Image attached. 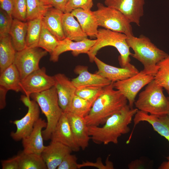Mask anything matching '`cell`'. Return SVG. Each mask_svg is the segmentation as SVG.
<instances>
[{"label":"cell","mask_w":169,"mask_h":169,"mask_svg":"<svg viewBox=\"0 0 169 169\" xmlns=\"http://www.w3.org/2000/svg\"><path fill=\"white\" fill-rule=\"evenodd\" d=\"M157 71L154 75V80L166 90H169V55L159 62Z\"/></svg>","instance_id":"30"},{"label":"cell","mask_w":169,"mask_h":169,"mask_svg":"<svg viewBox=\"0 0 169 169\" xmlns=\"http://www.w3.org/2000/svg\"><path fill=\"white\" fill-rule=\"evenodd\" d=\"M66 113L75 141L80 148L84 150L88 147L90 139L84 117Z\"/></svg>","instance_id":"21"},{"label":"cell","mask_w":169,"mask_h":169,"mask_svg":"<svg viewBox=\"0 0 169 169\" xmlns=\"http://www.w3.org/2000/svg\"><path fill=\"white\" fill-rule=\"evenodd\" d=\"M74 17L71 13H64L62 22L65 38L74 41H79L87 38L88 36Z\"/></svg>","instance_id":"24"},{"label":"cell","mask_w":169,"mask_h":169,"mask_svg":"<svg viewBox=\"0 0 169 169\" xmlns=\"http://www.w3.org/2000/svg\"><path fill=\"white\" fill-rule=\"evenodd\" d=\"M154 76L143 70L128 78L113 83L114 89L119 91L126 98L129 105L133 108L136 96L144 86L154 79Z\"/></svg>","instance_id":"10"},{"label":"cell","mask_w":169,"mask_h":169,"mask_svg":"<svg viewBox=\"0 0 169 169\" xmlns=\"http://www.w3.org/2000/svg\"><path fill=\"white\" fill-rule=\"evenodd\" d=\"M93 5V0H69L64 13H71L73 10L77 8L90 10Z\"/></svg>","instance_id":"36"},{"label":"cell","mask_w":169,"mask_h":169,"mask_svg":"<svg viewBox=\"0 0 169 169\" xmlns=\"http://www.w3.org/2000/svg\"><path fill=\"white\" fill-rule=\"evenodd\" d=\"M20 100L28 108V112L24 117L12 122L16 126L15 132H12L10 136L15 141H18L26 137L32 132L34 126L39 119L40 108L38 103L30 97L22 95Z\"/></svg>","instance_id":"8"},{"label":"cell","mask_w":169,"mask_h":169,"mask_svg":"<svg viewBox=\"0 0 169 169\" xmlns=\"http://www.w3.org/2000/svg\"><path fill=\"white\" fill-rule=\"evenodd\" d=\"M159 169H169V160L163 162L158 167Z\"/></svg>","instance_id":"45"},{"label":"cell","mask_w":169,"mask_h":169,"mask_svg":"<svg viewBox=\"0 0 169 169\" xmlns=\"http://www.w3.org/2000/svg\"><path fill=\"white\" fill-rule=\"evenodd\" d=\"M96 41L87 54L90 61L93 62L98 52L102 48L112 46L119 53V61L121 67H125L130 63V56L132 54L126 42L127 36L123 33L105 28L98 29Z\"/></svg>","instance_id":"4"},{"label":"cell","mask_w":169,"mask_h":169,"mask_svg":"<svg viewBox=\"0 0 169 169\" xmlns=\"http://www.w3.org/2000/svg\"><path fill=\"white\" fill-rule=\"evenodd\" d=\"M127 44L134 52L131 56L143 65V71L154 76L158 69V63L168 54L158 48L148 37L143 35L127 36Z\"/></svg>","instance_id":"3"},{"label":"cell","mask_w":169,"mask_h":169,"mask_svg":"<svg viewBox=\"0 0 169 169\" xmlns=\"http://www.w3.org/2000/svg\"><path fill=\"white\" fill-rule=\"evenodd\" d=\"M27 21L43 18L48 9L52 7L46 6L39 0H26Z\"/></svg>","instance_id":"32"},{"label":"cell","mask_w":169,"mask_h":169,"mask_svg":"<svg viewBox=\"0 0 169 169\" xmlns=\"http://www.w3.org/2000/svg\"><path fill=\"white\" fill-rule=\"evenodd\" d=\"M26 0H14L13 18L21 21L26 22Z\"/></svg>","instance_id":"35"},{"label":"cell","mask_w":169,"mask_h":169,"mask_svg":"<svg viewBox=\"0 0 169 169\" xmlns=\"http://www.w3.org/2000/svg\"><path fill=\"white\" fill-rule=\"evenodd\" d=\"M69 0H51L53 7L64 12L66 5Z\"/></svg>","instance_id":"42"},{"label":"cell","mask_w":169,"mask_h":169,"mask_svg":"<svg viewBox=\"0 0 169 169\" xmlns=\"http://www.w3.org/2000/svg\"><path fill=\"white\" fill-rule=\"evenodd\" d=\"M42 18H38L27 21L26 38V47H38L42 26Z\"/></svg>","instance_id":"29"},{"label":"cell","mask_w":169,"mask_h":169,"mask_svg":"<svg viewBox=\"0 0 169 169\" xmlns=\"http://www.w3.org/2000/svg\"><path fill=\"white\" fill-rule=\"evenodd\" d=\"M126 97L115 90L113 83L104 87L101 95L93 104L88 114L84 117L88 126L103 125L114 114L127 105Z\"/></svg>","instance_id":"2"},{"label":"cell","mask_w":169,"mask_h":169,"mask_svg":"<svg viewBox=\"0 0 169 169\" xmlns=\"http://www.w3.org/2000/svg\"><path fill=\"white\" fill-rule=\"evenodd\" d=\"M55 78L54 76L48 75L46 68L43 67L32 72L21 81V91L30 97L33 93H39L54 86Z\"/></svg>","instance_id":"11"},{"label":"cell","mask_w":169,"mask_h":169,"mask_svg":"<svg viewBox=\"0 0 169 169\" xmlns=\"http://www.w3.org/2000/svg\"><path fill=\"white\" fill-rule=\"evenodd\" d=\"M96 40L88 38L79 41H74L65 38L59 41V43L52 54L50 60L54 62H57L60 55L68 51H71L74 56L81 54H86L94 45Z\"/></svg>","instance_id":"14"},{"label":"cell","mask_w":169,"mask_h":169,"mask_svg":"<svg viewBox=\"0 0 169 169\" xmlns=\"http://www.w3.org/2000/svg\"><path fill=\"white\" fill-rule=\"evenodd\" d=\"M47 53V51L38 47H26L16 52L13 64L18 71L21 81L40 68V61Z\"/></svg>","instance_id":"9"},{"label":"cell","mask_w":169,"mask_h":169,"mask_svg":"<svg viewBox=\"0 0 169 169\" xmlns=\"http://www.w3.org/2000/svg\"><path fill=\"white\" fill-rule=\"evenodd\" d=\"M28 23L13 19L9 34L16 51H21L26 47V38Z\"/></svg>","instance_id":"27"},{"label":"cell","mask_w":169,"mask_h":169,"mask_svg":"<svg viewBox=\"0 0 169 169\" xmlns=\"http://www.w3.org/2000/svg\"><path fill=\"white\" fill-rule=\"evenodd\" d=\"M163 88L153 80L139 94L134 102L138 110L156 116L168 115L169 103L163 93Z\"/></svg>","instance_id":"6"},{"label":"cell","mask_w":169,"mask_h":169,"mask_svg":"<svg viewBox=\"0 0 169 169\" xmlns=\"http://www.w3.org/2000/svg\"><path fill=\"white\" fill-rule=\"evenodd\" d=\"M50 139L51 141L59 142L67 146L72 151H78L80 149L74 137L66 112L63 113Z\"/></svg>","instance_id":"18"},{"label":"cell","mask_w":169,"mask_h":169,"mask_svg":"<svg viewBox=\"0 0 169 169\" xmlns=\"http://www.w3.org/2000/svg\"><path fill=\"white\" fill-rule=\"evenodd\" d=\"M104 88L97 86H87L77 89L75 95L88 101L93 105L102 93Z\"/></svg>","instance_id":"34"},{"label":"cell","mask_w":169,"mask_h":169,"mask_svg":"<svg viewBox=\"0 0 169 169\" xmlns=\"http://www.w3.org/2000/svg\"><path fill=\"white\" fill-rule=\"evenodd\" d=\"M2 169H19L18 155L6 160L1 161Z\"/></svg>","instance_id":"40"},{"label":"cell","mask_w":169,"mask_h":169,"mask_svg":"<svg viewBox=\"0 0 169 169\" xmlns=\"http://www.w3.org/2000/svg\"><path fill=\"white\" fill-rule=\"evenodd\" d=\"M138 110L127 105L120 111L110 116L102 126H88L90 139L99 144H117L120 136L130 132L129 125Z\"/></svg>","instance_id":"1"},{"label":"cell","mask_w":169,"mask_h":169,"mask_svg":"<svg viewBox=\"0 0 169 169\" xmlns=\"http://www.w3.org/2000/svg\"><path fill=\"white\" fill-rule=\"evenodd\" d=\"M129 169H144L145 168L144 161L140 159H136L132 161L128 165Z\"/></svg>","instance_id":"43"},{"label":"cell","mask_w":169,"mask_h":169,"mask_svg":"<svg viewBox=\"0 0 169 169\" xmlns=\"http://www.w3.org/2000/svg\"><path fill=\"white\" fill-rule=\"evenodd\" d=\"M54 76V86L57 92L59 105L63 112H67L75 95L77 88L64 74L58 73Z\"/></svg>","instance_id":"15"},{"label":"cell","mask_w":169,"mask_h":169,"mask_svg":"<svg viewBox=\"0 0 169 169\" xmlns=\"http://www.w3.org/2000/svg\"><path fill=\"white\" fill-rule=\"evenodd\" d=\"M59 41L46 28L42 22L38 47L44 49L50 54L58 45Z\"/></svg>","instance_id":"31"},{"label":"cell","mask_w":169,"mask_h":169,"mask_svg":"<svg viewBox=\"0 0 169 169\" xmlns=\"http://www.w3.org/2000/svg\"><path fill=\"white\" fill-rule=\"evenodd\" d=\"M71 14L75 17L85 33L91 38H96L99 26L93 11L77 8L73 10Z\"/></svg>","instance_id":"23"},{"label":"cell","mask_w":169,"mask_h":169,"mask_svg":"<svg viewBox=\"0 0 169 169\" xmlns=\"http://www.w3.org/2000/svg\"><path fill=\"white\" fill-rule=\"evenodd\" d=\"M77 158L71 153L67 155L64 158L57 169H78Z\"/></svg>","instance_id":"39"},{"label":"cell","mask_w":169,"mask_h":169,"mask_svg":"<svg viewBox=\"0 0 169 169\" xmlns=\"http://www.w3.org/2000/svg\"><path fill=\"white\" fill-rule=\"evenodd\" d=\"M92 105L90 102L75 95L67 112L84 117L89 113Z\"/></svg>","instance_id":"33"},{"label":"cell","mask_w":169,"mask_h":169,"mask_svg":"<svg viewBox=\"0 0 169 169\" xmlns=\"http://www.w3.org/2000/svg\"><path fill=\"white\" fill-rule=\"evenodd\" d=\"M0 74V86L8 91H21L20 74L14 64L9 66Z\"/></svg>","instance_id":"26"},{"label":"cell","mask_w":169,"mask_h":169,"mask_svg":"<svg viewBox=\"0 0 169 169\" xmlns=\"http://www.w3.org/2000/svg\"><path fill=\"white\" fill-rule=\"evenodd\" d=\"M108 156L106 158L105 164L104 165L102 162L100 157H98L96 162H95L86 161H84L81 164H78V168L85 166H91L96 167L99 169H113L114 166L113 163L109 160Z\"/></svg>","instance_id":"38"},{"label":"cell","mask_w":169,"mask_h":169,"mask_svg":"<svg viewBox=\"0 0 169 169\" xmlns=\"http://www.w3.org/2000/svg\"><path fill=\"white\" fill-rule=\"evenodd\" d=\"M97 6V9L93 12L99 26L124 33L127 36L133 35L131 23L121 12L101 3Z\"/></svg>","instance_id":"7"},{"label":"cell","mask_w":169,"mask_h":169,"mask_svg":"<svg viewBox=\"0 0 169 169\" xmlns=\"http://www.w3.org/2000/svg\"><path fill=\"white\" fill-rule=\"evenodd\" d=\"M166 92L168 94V97H167V98H168V101H169V90H166ZM168 115L169 116V113L168 114Z\"/></svg>","instance_id":"47"},{"label":"cell","mask_w":169,"mask_h":169,"mask_svg":"<svg viewBox=\"0 0 169 169\" xmlns=\"http://www.w3.org/2000/svg\"><path fill=\"white\" fill-rule=\"evenodd\" d=\"M16 52L9 34L0 37V73L13 64Z\"/></svg>","instance_id":"25"},{"label":"cell","mask_w":169,"mask_h":169,"mask_svg":"<svg viewBox=\"0 0 169 169\" xmlns=\"http://www.w3.org/2000/svg\"><path fill=\"white\" fill-rule=\"evenodd\" d=\"M1 9L12 17L14 0H0Z\"/></svg>","instance_id":"41"},{"label":"cell","mask_w":169,"mask_h":169,"mask_svg":"<svg viewBox=\"0 0 169 169\" xmlns=\"http://www.w3.org/2000/svg\"><path fill=\"white\" fill-rule=\"evenodd\" d=\"M72 151L69 147L62 143L51 141L49 145L46 146L41 155L48 169H56L64 157Z\"/></svg>","instance_id":"20"},{"label":"cell","mask_w":169,"mask_h":169,"mask_svg":"<svg viewBox=\"0 0 169 169\" xmlns=\"http://www.w3.org/2000/svg\"><path fill=\"white\" fill-rule=\"evenodd\" d=\"M8 90L0 86V109H4L6 105V98Z\"/></svg>","instance_id":"44"},{"label":"cell","mask_w":169,"mask_h":169,"mask_svg":"<svg viewBox=\"0 0 169 169\" xmlns=\"http://www.w3.org/2000/svg\"><path fill=\"white\" fill-rule=\"evenodd\" d=\"M94 62L98 69L96 73L112 83L125 79L139 72L136 68L131 63L125 67L118 68L104 63L96 56L94 58Z\"/></svg>","instance_id":"13"},{"label":"cell","mask_w":169,"mask_h":169,"mask_svg":"<svg viewBox=\"0 0 169 169\" xmlns=\"http://www.w3.org/2000/svg\"><path fill=\"white\" fill-rule=\"evenodd\" d=\"M18 155L19 158V169H47L41 155L25 153L23 151Z\"/></svg>","instance_id":"28"},{"label":"cell","mask_w":169,"mask_h":169,"mask_svg":"<svg viewBox=\"0 0 169 169\" xmlns=\"http://www.w3.org/2000/svg\"><path fill=\"white\" fill-rule=\"evenodd\" d=\"M105 3L121 12L131 23L140 26L141 18L144 15L145 0H105Z\"/></svg>","instance_id":"12"},{"label":"cell","mask_w":169,"mask_h":169,"mask_svg":"<svg viewBox=\"0 0 169 169\" xmlns=\"http://www.w3.org/2000/svg\"><path fill=\"white\" fill-rule=\"evenodd\" d=\"M64 12L53 7L49 8L42 18L46 28L59 41L65 37L62 25V17Z\"/></svg>","instance_id":"22"},{"label":"cell","mask_w":169,"mask_h":169,"mask_svg":"<svg viewBox=\"0 0 169 169\" xmlns=\"http://www.w3.org/2000/svg\"><path fill=\"white\" fill-rule=\"evenodd\" d=\"M13 20V17L0 9V37L9 34Z\"/></svg>","instance_id":"37"},{"label":"cell","mask_w":169,"mask_h":169,"mask_svg":"<svg viewBox=\"0 0 169 169\" xmlns=\"http://www.w3.org/2000/svg\"><path fill=\"white\" fill-rule=\"evenodd\" d=\"M146 121L150 124L153 129L165 138L169 142V116L166 115L156 116L138 110L133 118L134 128L130 136L132 137L134 130L140 122ZM169 160V156L166 157Z\"/></svg>","instance_id":"16"},{"label":"cell","mask_w":169,"mask_h":169,"mask_svg":"<svg viewBox=\"0 0 169 169\" xmlns=\"http://www.w3.org/2000/svg\"><path fill=\"white\" fill-rule=\"evenodd\" d=\"M44 5L52 7L51 5V0H39Z\"/></svg>","instance_id":"46"},{"label":"cell","mask_w":169,"mask_h":169,"mask_svg":"<svg viewBox=\"0 0 169 169\" xmlns=\"http://www.w3.org/2000/svg\"><path fill=\"white\" fill-rule=\"evenodd\" d=\"M47 125V122L41 118L37 120L29 135L22 140L24 152L41 155L46 146L44 144L42 129Z\"/></svg>","instance_id":"17"},{"label":"cell","mask_w":169,"mask_h":169,"mask_svg":"<svg viewBox=\"0 0 169 169\" xmlns=\"http://www.w3.org/2000/svg\"><path fill=\"white\" fill-rule=\"evenodd\" d=\"M30 97L38 103L46 118L47 126L42 133L44 140L48 141L50 139L63 112L59 105L56 89L54 86L42 92L33 94Z\"/></svg>","instance_id":"5"},{"label":"cell","mask_w":169,"mask_h":169,"mask_svg":"<svg viewBox=\"0 0 169 169\" xmlns=\"http://www.w3.org/2000/svg\"><path fill=\"white\" fill-rule=\"evenodd\" d=\"M74 71L78 75L71 81L77 89L87 86L104 87L112 83L99 74L90 73L86 66L77 65Z\"/></svg>","instance_id":"19"}]
</instances>
